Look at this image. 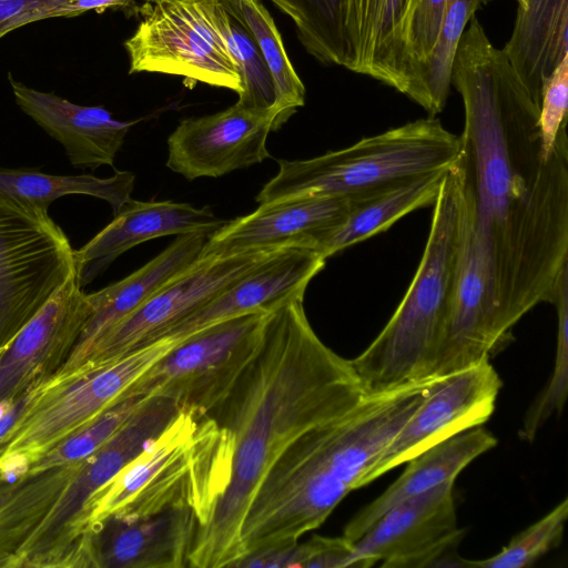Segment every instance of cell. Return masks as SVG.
<instances>
[{"instance_id":"603a6c76","label":"cell","mask_w":568,"mask_h":568,"mask_svg":"<svg viewBox=\"0 0 568 568\" xmlns=\"http://www.w3.org/2000/svg\"><path fill=\"white\" fill-rule=\"evenodd\" d=\"M206 239L207 235L201 233L179 235L165 250L129 276L88 294L92 312L69 356L52 375H64L81 366L93 345L108 329L139 308L200 257Z\"/></svg>"},{"instance_id":"9c48e42d","label":"cell","mask_w":568,"mask_h":568,"mask_svg":"<svg viewBox=\"0 0 568 568\" xmlns=\"http://www.w3.org/2000/svg\"><path fill=\"white\" fill-rule=\"evenodd\" d=\"M74 270V250L48 210L0 197V348Z\"/></svg>"},{"instance_id":"484cf974","label":"cell","mask_w":568,"mask_h":568,"mask_svg":"<svg viewBox=\"0 0 568 568\" xmlns=\"http://www.w3.org/2000/svg\"><path fill=\"white\" fill-rule=\"evenodd\" d=\"M503 51L540 104L547 79L568 55V0H518Z\"/></svg>"},{"instance_id":"7a4b0ae2","label":"cell","mask_w":568,"mask_h":568,"mask_svg":"<svg viewBox=\"0 0 568 568\" xmlns=\"http://www.w3.org/2000/svg\"><path fill=\"white\" fill-rule=\"evenodd\" d=\"M367 397L351 363L313 331L303 298L273 310L261 348L210 416L232 436V475L194 538L187 567H232L244 556L241 528L261 481L301 435L349 413Z\"/></svg>"},{"instance_id":"277c9868","label":"cell","mask_w":568,"mask_h":568,"mask_svg":"<svg viewBox=\"0 0 568 568\" xmlns=\"http://www.w3.org/2000/svg\"><path fill=\"white\" fill-rule=\"evenodd\" d=\"M233 454L231 434L214 417L180 408L88 500L83 514L88 536L111 517L148 516L174 506L192 508L203 527L230 483Z\"/></svg>"},{"instance_id":"83f0119b","label":"cell","mask_w":568,"mask_h":568,"mask_svg":"<svg viewBox=\"0 0 568 568\" xmlns=\"http://www.w3.org/2000/svg\"><path fill=\"white\" fill-rule=\"evenodd\" d=\"M250 30L272 75L283 123L305 103V87L285 51L280 31L260 0H220Z\"/></svg>"},{"instance_id":"ab89813d","label":"cell","mask_w":568,"mask_h":568,"mask_svg":"<svg viewBox=\"0 0 568 568\" xmlns=\"http://www.w3.org/2000/svg\"><path fill=\"white\" fill-rule=\"evenodd\" d=\"M31 388V387H30ZM30 388L21 394L16 402L0 416V443L7 432L13 426L18 416L22 412L30 396Z\"/></svg>"},{"instance_id":"7402d4cb","label":"cell","mask_w":568,"mask_h":568,"mask_svg":"<svg viewBox=\"0 0 568 568\" xmlns=\"http://www.w3.org/2000/svg\"><path fill=\"white\" fill-rule=\"evenodd\" d=\"M8 80L18 106L50 136L62 144L77 169L113 165L124 139L138 121H120L103 106L80 105L51 92Z\"/></svg>"},{"instance_id":"d590c367","label":"cell","mask_w":568,"mask_h":568,"mask_svg":"<svg viewBox=\"0 0 568 568\" xmlns=\"http://www.w3.org/2000/svg\"><path fill=\"white\" fill-rule=\"evenodd\" d=\"M449 0H418L407 34L410 82L407 97L416 102L425 65L438 40Z\"/></svg>"},{"instance_id":"74e56055","label":"cell","mask_w":568,"mask_h":568,"mask_svg":"<svg viewBox=\"0 0 568 568\" xmlns=\"http://www.w3.org/2000/svg\"><path fill=\"white\" fill-rule=\"evenodd\" d=\"M78 0H0V39L27 24L80 16Z\"/></svg>"},{"instance_id":"8fae6325","label":"cell","mask_w":568,"mask_h":568,"mask_svg":"<svg viewBox=\"0 0 568 568\" xmlns=\"http://www.w3.org/2000/svg\"><path fill=\"white\" fill-rule=\"evenodd\" d=\"M454 480L387 510L353 545L348 567H464L456 548L464 530L457 525Z\"/></svg>"},{"instance_id":"4fadbf2b","label":"cell","mask_w":568,"mask_h":568,"mask_svg":"<svg viewBox=\"0 0 568 568\" xmlns=\"http://www.w3.org/2000/svg\"><path fill=\"white\" fill-rule=\"evenodd\" d=\"M501 386L489 359L437 378L423 403L377 456L362 486L428 448L485 424L495 410Z\"/></svg>"},{"instance_id":"8992f818","label":"cell","mask_w":568,"mask_h":568,"mask_svg":"<svg viewBox=\"0 0 568 568\" xmlns=\"http://www.w3.org/2000/svg\"><path fill=\"white\" fill-rule=\"evenodd\" d=\"M459 154V136L428 116L308 160H281L277 174L255 201L347 196L398 179L450 170Z\"/></svg>"},{"instance_id":"52a82bcc","label":"cell","mask_w":568,"mask_h":568,"mask_svg":"<svg viewBox=\"0 0 568 568\" xmlns=\"http://www.w3.org/2000/svg\"><path fill=\"white\" fill-rule=\"evenodd\" d=\"M180 342L161 338L90 369L51 375L30 396L0 443V481L14 484L61 442L126 398L130 386Z\"/></svg>"},{"instance_id":"1f68e13d","label":"cell","mask_w":568,"mask_h":568,"mask_svg":"<svg viewBox=\"0 0 568 568\" xmlns=\"http://www.w3.org/2000/svg\"><path fill=\"white\" fill-rule=\"evenodd\" d=\"M547 303L557 312L555 362L549 381L525 413L519 435L526 442H534L548 419L560 415L568 394V264L562 267Z\"/></svg>"},{"instance_id":"ffe728a7","label":"cell","mask_w":568,"mask_h":568,"mask_svg":"<svg viewBox=\"0 0 568 568\" xmlns=\"http://www.w3.org/2000/svg\"><path fill=\"white\" fill-rule=\"evenodd\" d=\"M227 221L219 219L210 207H194L173 201H136L130 199L114 219L80 250H74V268L83 288L118 256L145 241L201 233L211 235Z\"/></svg>"},{"instance_id":"7c38bea8","label":"cell","mask_w":568,"mask_h":568,"mask_svg":"<svg viewBox=\"0 0 568 568\" xmlns=\"http://www.w3.org/2000/svg\"><path fill=\"white\" fill-rule=\"evenodd\" d=\"M459 186V223L447 322L432 378H440L490 356L506 341L496 322L490 276L476 236L470 199Z\"/></svg>"},{"instance_id":"e0dca14e","label":"cell","mask_w":568,"mask_h":568,"mask_svg":"<svg viewBox=\"0 0 568 568\" xmlns=\"http://www.w3.org/2000/svg\"><path fill=\"white\" fill-rule=\"evenodd\" d=\"M353 195V194H352ZM352 195L300 196L262 203L207 236L201 256L303 248L316 252L348 210Z\"/></svg>"},{"instance_id":"cb8c5ba5","label":"cell","mask_w":568,"mask_h":568,"mask_svg":"<svg viewBox=\"0 0 568 568\" xmlns=\"http://www.w3.org/2000/svg\"><path fill=\"white\" fill-rule=\"evenodd\" d=\"M497 445L481 426L462 432L410 458L402 475L346 524L343 537L358 540L387 510L443 483L454 480L474 459Z\"/></svg>"},{"instance_id":"2e32d148","label":"cell","mask_w":568,"mask_h":568,"mask_svg":"<svg viewBox=\"0 0 568 568\" xmlns=\"http://www.w3.org/2000/svg\"><path fill=\"white\" fill-rule=\"evenodd\" d=\"M92 306L75 270L0 348V416L28 388L54 374L72 351Z\"/></svg>"},{"instance_id":"4dcf8cb0","label":"cell","mask_w":568,"mask_h":568,"mask_svg":"<svg viewBox=\"0 0 568 568\" xmlns=\"http://www.w3.org/2000/svg\"><path fill=\"white\" fill-rule=\"evenodd\" d=\"M490 0H449L436 45L419 85L418 103L429 116L445 108L450 89L454 58L459 40L477 10Z\"/></svg>"},{"instance_id":"d6a6232c","label":"cell","mask_w":568,"mask_h":568,"mask_svg":"<svg viewBox=\"0 0 568 568\" xmlns=\"http://www.w3.org/2000/svg\"><path fill=\"white\" fill-rule=\"evenodd\" d=\"M149 398L132 395L120 400L31 465L26 476L88 458L110 440Z\"/></svg>"},{"instance_id":"5b68a950","label":"cell","mask_w":568,"mask_h":568,"mask_svg":"<svg viewBox=\"0 0 568 568\" xmlns=\"http://www.w3.org/2000/svg\"><path fill=\"white\" fill-rule=\"evenodd\" d=\"M433 205L423 255L403 300L376 338L351 361L367 396L433 379L458 243L459 186L454 166Z\"/></svg>"},{"instance_id":"f546056e","label":"cell","mask_w":568,"mask_h":568,"mask_svg":"<svg viewBox=\"0 0 568 568\" xmlns=\"http://www.w3.org/2000/svg\"><path fill=\"white\" fill-rule=\"evenodd\" d=\"M288 16L306 51L327 65L345 64L344 0H271Z\"/></svg>"},{"instance_id":"8d00e7d4","label":"cell","mask_w":568,"mask_h":568,"mask_svg":"<svg viewBox=\"0 0 568 568\" xmlns=\"http://www.w3.org/2000/svg\"><path fill=\"white\" fill-rule=\"evenodd\" d=\"M568 55L547 79L541 94L538 119L542 154L548 159L555 150L559 133L567 126Z\"/></svg>"},{"instance_id":"6da1fadb","label":"cell","mask_w":568,"mask_h":568,"mask_svg":"<svg viewBox=\"0 0 568 568\" xmlns=\"http://www.w3.org/2000/svg\"><path fill=\"white\" fill-rule=\"evenodd\" d=\"M450 84L465 114L456 169L471 202L497 327L507 341L524 315L547 302L568 264L567 126L546 159L540 104L487 37L459 43Z\"/></svg>"},{"instance_id":"4316f807","label":"cell","mask_w":568,"mask_h":568,"mask_svg":"<svg viewBox=\"0 0 568 568\" xmlns=\"http://www.w3.org/2000/svg\"><path fill=\"white\" fill-rule=\"evenodd\" d=\"M135 175L118 171L110 178L55 175L31 170H0V197L48 210L61 196L84 194L106 201L115 214L131 199Z\"/></svg>"},{"instance_id":"e575fe53","label":"cell","mask_w":568,"mask_h":568,"mask_svg":"<svg viewBox=\"0 0 568 568\" xmlns=\"http://www.w3.org/2000/svg\"><path fill=\"white\" fill-rule=\"evenodd\" d=\"M353 542L345 537L313 536L308 541L256 550L233 568H342Z\"/></svg>"},{"instance_id":"f35d334b","label":"cell","mask_w":568,"mask_h":568,"mask_svg":"<svg viewBox=\"0 0 568 568\" xmlns=\"http://www.w3.org/2000/svg\"><path fill=\"white\" fill-rule=\"evenodd\" d=\"M134 0H78L79 14L88 11L103 12L108 9H130Z\"/></svg>"},{"instance_id":"60d3db41","label":"cell","mask_w":568,"mask_h":568,"mask_svg":"<svg viewBox=\"0 0 568 568\" xmlns=\"http://www.w3.org/2000/svg\"><path fill=\"white\" fill-rule=\"evenodd\" d=\"M146 3H151V2H154L156 0H144Z\"/></svg>"},{"instance_id":"9a60e30c","label":"cell","mask_w":568,"mask_h":568,"mask_svg":"<svg viewBox=\"0 0 568 568\" xmlns=\"http://www.w3.org/2000/svg\"><path fill=\"white\" fill-rule=\"evenodd\" d=\"M282 126L278 113L232 106L182 120L168 139L166 166L187 180L217 178L270 158L267 135Z\"/></svg>"},{"instance_id":"44dd1931","label":"cell","mask_w":568,"mask_h":568,"mask_svg":"<svg viewBox=\"0 0 568 568\" xmlns=\"http://www.w3.org/2000/svg\"><path fill=\"white\" fill-rule=\"evenodd\" d=\"M418 0H344V68L403 94L410 82L408 27Z\"/></svg>"},{"instance_id":"ac0fdd59","label":"cell","mask_w":568,"mask_h":568,"mask_svg":"<svg viewBox=\"0 0 568 568\" xmlns=\"http://www.w3.org/2000/svg\"><path fill=\"white\" fill-rule=\"evenodd\" d=\"M325 261L310 250L275 251L240 280L169 326L154 341L181 342L222 321L258 311L271 312L292 298H304L307 285L323 270Z\"/></svg>"},{"instance_id":"d6986e66","label":"cell","mask_w":568,"mask_h":568,"mask_svg":"<svg viewBox=\"0 0 568 568\" xmlns=\"http://www.w3.org/2000/svg\"><path fill=\"white\" fill-rule=\"evenodd\" d=\"M201 526L190 507L133 518L111 517L93 534L94 567L183 568Z\"/></svg>"},{"instance_id":"f1b7e54d","label":"cell","mask_w":568,"mask_h":568,"mask_svg":"<svg viewBox=\"0 0 568 568\" xmlns=\"http://www.w3.org/2000/svg\"><path fill=\"white\" fill-rule=\"evenodd\" d=\"M214 18L240 74L237 102L252 109L276 111L283 125L272 75L252 33L220 0L216 2Z\"/></svg>"},{"instance_id":"3957f363","label":"cell","mask_w":568,"mask_h":568,"mask_svg":"<svg viewBox=\"0 0 568 568\" xmlns=\"http://www.w3.org/2000/svg\"><path fill=\"white\" fill-rule=\"evenodd\" d=\"M436 379L367 396L295 439L265 474L241 528L244 556L292 545L318 528L423 403Z\"/></svg>"},{"instance_id":"ba28073f","label":"cell","mask_w":568,"mask_h":568,"mask_svg":"<svg viewBox=\"0 0 568 568\" xmlns=\"http://www.w3.org/2000/svg\"><path fill=\"white\" fill-rule=\"evenodd\" d=\"M271 312L222 321L181 341L139 377L124 397H164L179 408L210 415L257 355Z\"/></svg>"},{"instance_id":"d4e9b609","label":"cell","mask_w":568,"mask_h":568,"mask_svg":"<svg viewBox=\"0 0 568 568\" xmlns=\"http://www.w3.org/2000/svg\"><path fill=\"white\" fill-rule=\"evenodd\" d=\"M448 171L416 174L353 194L344 217L316 252L326 260L387 230L406 214L433 205Z\"/></svg>"},{"instance_id":"836d02e7","label":"cell","mask_w":568,"mask_h":568,"mask_svg":"<svg viewBox=\"0 0 568 568\" xmlns=\"http://www.w3.org/2000/svg\"><path fill=\"white\" fill-rule=\"evenodd\" d=\"M568 517V498H564L542 518L514 536L496 555L480 559H464V567L528 568L557 548Z\"/></svg>"},{"instance_id":"30bf717a","label":"cell","mask_w":568,"mask_h":568,"mask_svg":"<svg viewBox=\"0 0 568 568\" xmlns=\"http://www.w3.org/2000/svg\"><path fill=\"white\" fill-rule=\"evenodd\" d=\"M217 0H156L124 42L130 73L184 77L235 91L237 69L215 24Z\"/></svg>"},{"instance_id":"5bb4252c","label":"cell","mask_w":568,"mask_h":568,"mask_svg":"<svg viewBox=\"0 0 568 568\" xmlns=\"http://www.w3.org/2000/svg\"><path fill=\"white\" fill-rule=\"evenodd\" d=\"M273 252L200 255L172 282L108 329L78 368L112 363L153 342L164 329L240 280Z\"/></svg>"}]
</instances>
